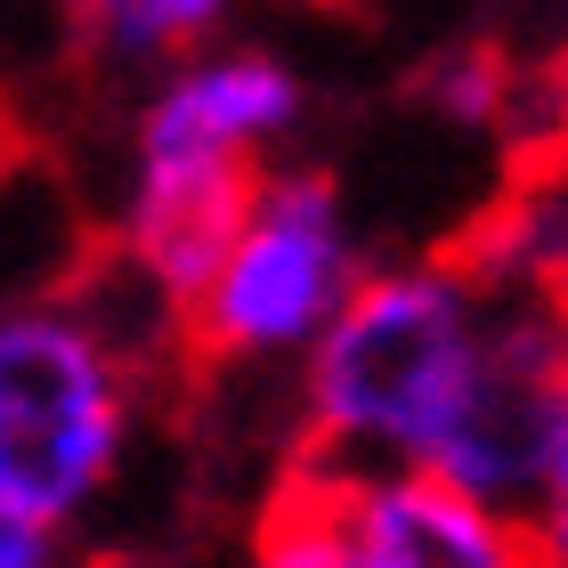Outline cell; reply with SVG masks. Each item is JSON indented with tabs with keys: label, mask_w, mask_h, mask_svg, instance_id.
Returning <instances> with one entry per match:
<instances>
[{
	"label": "cell",
	"mask_w": 568,
	"mask_h": 568,
	"mask_svg": "<svg viewBox=\"0 0 568 568\" xmlns=\"http://www.w3.org/2000/svg\"><path fill=\"white\" fill-rule=\"evenodd\" d=\"M308 122V73L261 41H203L154 65L122 146L114 268L179 325L227 220ZM179 342V333H171Z\"/></svg>",
	"instance_id": "1"
},
{
	"label": "cell",
	"mask_w": 568,
	"mask_h": 568,
	"mask_svg": "<svg viewBox=\"0 0 568 568\" xmlns=\"http://www.w3.org/2000/svg\"><path fill=\"white\" fill-rule=\"evenodd\" d=\"M487 325H496V293L455 244L366 261L349 301L293 366L301 463H325V471L415 463L423 471L479 374Z\"/></svg>",
	"instance_id": "2"
},
{
	"label": "cell",
	"mask_w": 568,
	"mask_h": 568,
	"mask_svg": "<svg viewBox=\"0 0 568 568\" xmlns=\"http://www.w3.org/2000/svg\"><path fill=\"white\" fill-rule=\"evenodd\" d=\"M146 357L106 284H41L0 301V504L82 528L131 463Z\"/></svg>",
	"instance_id": "3"
},
{
	"label": "cell",
	"mask_w": 568,
	"mask_h": 568,
	"mask_svg": "<svg viewBox=\"0 0 568 568\" xmlns=\"http://www.w3.org/2000/svg\"><path fill=\"white\" fill-rule=\"evenodd\" d=\"M366 236H357L349 195L333 187L317 163H276L252 179L244 212L227 220L203 284L179 308V342L187 357L220 374H293L301 349L325 333V317L349 301V284L366 276Z\"/></svg>",
	"instance_id": "4"
},
{
	"label": "cell",
	"mask_w": 568,
	"mask_h": 568,
	"mask_svg": "<svg viewBox=\"0 0 568 568\" xmlns=\"http://www.w3.org/2000/svg\"><path fill=\"white\" fill-rule=\"evenodd\" d=\"M325 479L374 568H536L520 511L487 504L438 471L398 463V471H325Z\"/></svg>",
	"instance_id": "5"
},
{
	"label": "cell",
	"mask_w": 568,
	"mask_h": 568,
	"mask_svg": "<svg viewBox=\"0 0 568 568\" xmlns=\"http://www.w3.org/2000/svg\"><path fill=\"white\" fill-rule=\"evenodd\" d=\"M455 252L496 301L568 308V154L511 163L504 195L455 236Z\"/></svg>",
	"instance_id": "6"
},
{
	"label": "cell",
	"mask_w": 568,
	"mask_h": 568,
	"mask_svg": "<svg viewBox=\"0 0 568 568\" xmlns=\"http://www.w3.org/2000/svg\"><path fill=\"white\" fill-rule=\"evenodd\" d=\"M227 9L236 0H73V24L106 65L122 73H154L187 49L227 33Z\"/></svg>",
	"instance_id": "7"
},
{
	"label": "cell",
	"mask_w": 568,
	"mask_h": 568,
	"mask_svg": "<svg viewBox=\"0 0 568 568\" xmlns=\"http://www.w3.org/2000/svg\"><path fill=\"white\" fill-rule=\"evenodd\" d=\"M252 568H374L342 520V496L317 463H293L252 528Z\"/></svg>",
	"instance_id": "8"
},
{
	"label": "cell",
	"mask_w": 568,
	"mask_h": 568,
	"mask_svg": "<svg viewBox=\"0 0 568 568\" xmlns=\"http://www.w3.org/2000/svg\"><path fill=\"white\" fill-rule=\"evenodd\" d=\"M520 528H528L536 568H568V382H560V406H552V438H545V463H536V487L520 504Z\"/></svg>",
	"instance_id": "9"
},
{
	"label": "cell",
	"mask_w": 568,
	"mask_h": 568,
	"mask_svg": "<svg viewBox=\"0 0 568 568\" xmlns=\"http://www.w3.org/2000/svg\"><path fill=\"white\" fill-rule=\"evenodd\" d=\"M0 568H65V528L0 504Z\"/></svg>",
	"instance_id": "10"
},
{
	"label": "cell",
	"mask_w": 568,
	"mask_h": 568,
	"mask_svg": "<svg viewBox=\"0 0 568 568\" xmlns=\"http://www.w3.org/2000/svg\"><path fill=\"white\" fill-rule=\"evenodd\" d=\"M560 154H568V146H560Z\"/></svg>",
	"instance_id": "11"
}]
</instances>
